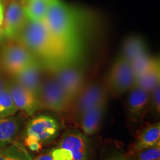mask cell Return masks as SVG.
I'll list each match as a JSON object with an SVG mask.
<instances>
[{"instance_id":"1","label":"cell","mask_w":160,"mask_h":160,"mask_svg":"<svg viewBox=\"0 0 160 160\" xmlns=\"http://www.w3.org/2000/svg\"><path fill=\"white\" fill-rule=\"evenodd\" d=\"M40 60L45 68L55 64L77 59L79 50L68 47L52 35L44 22L28 20L13 37Z\"/></svg>"},{"instance_id":"2","label":"cell","mask_w":160,"mask_h":160,"mask_svg":"<svg viewBox=\"0 0 160 160\" xmlns=\"http://www.w3.org/2000/svg\"><path fill=\"white\" fill-rule=\"evenodd\" d=\"M44 22L60 42L79 50L80 18L74 8L62 0L52 2Z\"/></svg>"},{"instance_id":"3","label":"cell","mask_w":160,"mask_h":160,"mask_svg":"<svg viewBox=\"0 0 160 160\" xmlns=\"http://www.w3.org/2000/svg\"><path fill=\"white\" fill-rule=\"evenodd\" d=\"M45 71L57 80L72 102L85 86V74L79 58L49 66Z\"/></svg>"},{"instance_id":"4","label":"cell","mask_w":160,"mask_h":160,"mask_svg":"<svg viewBox=\"0 0 160 160\" xmlns=\"http://www.w3.org/2000/svg\"><path fill=\"white\" fill-rule=\"evenodd\" d=\"M37 58L14 37L0 48V70L13 77Z\"/></svg>"},{"instance_id":"5","label":"cell","mask_w":160,"mask_h":160,"mask_svg":"<svg viewBox=\"0 0 160 160\" xmlns=\"http://www.w3.org/2000/svg\"><path fill=\"white\" fill-rule=\"evenodd\" d=\"M37 99L40 108L63 113L71 108L72 100L52 76L43 79Z\"/></svg>"},{"instance_id":"6","label":"cell","mask_w":160,"mask_h":160,"mask_svg":"<svg viewBox=\"0 0 160 160\" xmlns=\"http://www.w3.org/2000/svg\"><path fill=\"white\" fill-rule=\"evenodd\" d=\"M108 86L114 95H122L131 91L135 85V75L131 64L119 56L110 69Z\"/></svg>"},{"instance_id":"7","label":"cell","mask_w":160,"mask_h":160,"mask_svg":"<svg viewBox=\"0 0 160 160\" xmlns=\"http://www.w3.org/2000/svg\"><path fill=\"white\" fill-rule=\"evenodd\" d=\"M2 30L4 37H15L22 28L28 17L22 0H2Z\"/></svg>"},{"instance_id":"8","label":"cell","mask_w":160,"mask_h":160,"mask_svg":"<svg viewBox=\"0 0 160 160\" xmlns=\"http://www.w3.org/2000/svg\"><path fill=\"white\" fill-rule=\"evenodd\" d=\"M73 112L76 117L79 119L85 112L92 108L107 102V93L102 86L99 84H91L88 86H84L73 100Z\"/></svg>"},{"instance_id":"9","label":"cell","mask_w":160,"mask_h":160,"mask_svg":"<svg viewBox=\"0 0 160 160\" xmlns=\"http://www.w3.org/2000/svg\"><path fill=\"white\" fill-rule=\"evenodd\" d=\"M59 131V122L54 117L39 115L28 122L26 127V135L33 136L43 143L55 139Z\"/></svg>"},{"instance_id":"10","label":"cell","mask_w":160,"mask_h":160,"mask_svg":"<svg viewBox=\"0 0 160 160\" xmlns=\"http://www.w3.org/2000/svg\"><path fill=\"white\" fill-rule=\"evenodd\" d=\"M45 70L42 62L37 59L13 76V82L32 92L37 97L43 81L42 72Z\"/></svg>"},{"instance_id":"11","label":"cell","mask_w":160,"mask_h":160,"mask_svg":"<svg viewBox=\"0 0 160 160\" xmlns=\"http://www.w3.org/2000/svg\"><path fill=\"white\" fill-rule=\"evenodd\" d=\"M59 145L71 152L73 160H88V141L82 132L77 130L66 131L62 136Z\"/></svg>"},{"instance_id":"12","label":"cell","mask_w":160,"mask_h":160,"mask_svg":"<svg viewBox=\"0 0 160 160\" xmlns=\"http://www.w3.org/2000/svg\"><path fill=\"white\" fill-rule=\"evenodd\" d=\"M128 114L133 121L139 120L148 109L150 105V93L134 86L129 91L127 102Z\"/></svg>"},{"instance_id":"13","label":"cell","mask_w":160,"mask_h":160,"mask_svg":"<svg viewBox=\"0 0 160 160\" xmlns=\"http://www.w3.org/2000/svg\"><path fill=\"white\" fill-rule=\"evenodd\" d=\"M9 91L17 108L25 112L27 114L32 115L40 108L37 96L28 89L14 82L8 85Z\"/></svg>"},{"instance_id":"14","label":"cell","mask_w":160,"mask_h":160,"mask_svg":"<svg viewBox=\"0 0 160 160\" xmlns=\"http://www.w3.org/2000/svg\"><path fill=\"white\" fill-rule=\"evenodd\" d=\"M106 107L105 104L92 108L79 117L80 125L85 135L91 136L97 133L102 121Z\"/></svg>"},{"instance_id":"15","label":"cell","mask_w":160,"mask_h":160,"mask_svg":"<svg viewBox=\"0 0 160 160\" xmlns=\"http://www.w3.org/2000/svg\"><path fill=\"white\" fill-rule=\"evenodd\" d=\"M22 119L18 117H10L0 119V148L7 147L19 132Z\"/></svg>"},{"instance_id":"16","label":"cell","mask_w":160,"mask_h":160,"mask_svg":"<svg viewBox=\"0 0 160 160\" xmlns=\"http://www.w3.org/2000/svg\"><path fill=\"white\" fill-rule=\"evenodd\" d=\"M160 142V123L157 122L144 128L138 135L135 144L137 152L148 148Z\"/></svg>"},{"instance_id":"17","label":"cell","mask_w":160,"mask_h":160,"mask_svg":"<svg viewBox=\"0 0 160 160\" xmlns=\"http://www.w3.org/2000/svg\"><path fill=\"white\" fill-rule=\"evenodd\" d=\"M158 84H160V65L159 59L148 70L136 77L134 86L151 93Z\"/></svg>"},{"instance_id":"18","label":"cell","mask_w":160,"mask_h":160,"mask_svg":"<svg viewBox=\"0 0 160 160\" xmlns=\"http://www.w3.org/2000/svg\"><path fill=\"white\" fill-rule=\"evenodd\" d=\"M146 52L145 42L142 38L139 36H131L124 41L120 56L131 63L133 59Z\"/></svg>"},{"instance_id":"19","label":"cell","mask_w":160,"mask_h":160,"mask_svg":"<svg viewBox=\"0 0 160 160\" xmlns=\"http://www.w3.org/2000/svg\"><path fill=\"white\" fill-rule=\"evenodd\" d=\"M22 2L28 19L36 22L45 20L52 3L48 0H22Z\"/></svg>"},{"instance_id":"20","label":"cell","mask_w":160,"mask_h":160,"mask_svg":"<svg viewBox=\"0 0 160 160\" xmlns=\"http://www.w3.org/2000/svg\"><path fill=\"white\" fill-rule=\"evenodd\" d=\"M19 109L13 102L8 86L0 91V119L12 117Z\"/></svg>"},{"instance_id":"21","label":"cell","mask_w":160,"mask_h":160,"mask_svg":"<svg viewBox=\"0 0 160 160\" xmlns=\"http://www.w3.org/2000/svg\"><path fill=\"white\" fill-rule=\"evenodd\" d=\"M157 59V58L152 57L148 52L139 56L135 59H133L131 64L133 73L135 75V79L138 76L148 70Z\"/></svg>"},{"instance_id":"22","label":"cell","mask_w":160,"mask_h":160,"mask_svg":"<svg viewBox=\"0 0 160 160\" xmlns=\"http://www.w3.org/2000/svg\"><path fill=\"white\" fill-rule=\"evenodd\" d=\"M137 160H159L160 159V142L148 148L139 151Z\"/></svg>"},{"instance_id":"23","label":"cell","mask_w":160,"mask_h":160,"mask_svg":"<svg viewBox=\"0 0 160 160\" xmlns=\"http://www.w3.org/2000/svg\"><path fill=\"white\" fill-rule=\"evenodd\" d=\"M150 100H151V108L156 114L160 113V84L156 86L150 93Z\"/></svg>"},{"instance_id":"24","label":"cell","mask_w":160,"mask_h":160,"mask_svg":"<svg viewBox=\"0 0 160 160\" xmlns=\"http://www.w3.org/2000/svg\"><path fill=\"white\" fill-rule=\"evenodd\" d=\"M51 153L53 160H73L71 152L62 148L51 150Z\"/></svg>"},{"instance_id":"25","label":"cell","mask_w":160,"mask_h":160,"mask_svg":"<svg viewBox=\"0 0 160 160\" xmlns=\"http://www.w3.org/2000/svg\"><path fill=\"white\" fill-rule=\"evenodd\" d=\"M8 156L5 160H31V158L25 152L18 150H6Z\"/></svg>"},{"instance_id":"26","label":"cell","mask_w":160,"mask_h":160,"mask_svg":"<svg viewBox=\"0 0 160 160\" xmlns=\"http://www.w3.org/2000/svg\"><path fill=\"white\" fill-rule=\"evenodd\" d=\"M25 143L33 151H39L42 148V143L33 136L26 135Z\"/></svg>"},{"instance_id":"27","label":"cell","mask_w":160,"mask_h":160,"mask_svg":"<svg viewBox=\"0 0 160 160\" xmlns=\"http://www.w3.org/2000/svg\"><path fill=\"white\" fill-rule=\"evenodd\" d=\"M108 160H131V159L128 156L123 154V153H114V154L111 155Z\"/></svg>"},{"instance_id":"28","label":"cell","mask_w":160,"mask_h":160,"mask_svg":"<svg viewBox=\"0 0 160 160\" xmlns=\"http://www.w3.org/2000/svg\"><path fill=\"white\" fill-rule=\"evenodd\" d=\"M36 160H53V156H52L51 151L47 153H43V154L39 155L37 157Z\"/></svg>"},{"instance_id":"29","label":"cell","mask_w":160,"mask_h":160,"mask_svg":"<svg viewBox=\"0 0 160 160\" xmlns=\"http://www.w3.org/2000/svg\"><path fill=\"white\" fill-rule=\"evenodd\" d=\"M8 85L9 84L5 81L2 76L1 73H0V91L6 88L8 86Z\"/></svg>"},{"instance_id":"30","label":"cell","mask_w":160,"mask_h":160,"mask_svg":"<svg viewBox=\"0 0 160 160\" xmlns=\"http://www.w3.org/2000/svg\"><path fill=\"white\" fill-rule=\"evenodd\" d=\"M8 156L6 150H0V160H5Z\"/></svg>"},{"instance_id":"31","label":"cell","mask_w":160,"mask_h":160,"mask_svg":"<svg viewBox=\"0 0 160 160\" xmlns=\"http://www.w3.org/2000/svg\"><path fill=\"white\" fill-rule=\"evenodd\" d=\"M48 1H50V2H53V1H54V0H48Z\"/></svg>"},{"instance_id":"32","label":"cell","mask_w":160,"mask_h":160,"mask_svg":"<svg viewBox=\"0 0 160 160\" xmlns=\"http://www.w3.org/2000/svg\"><path fill=\"white\" fill-rule=\"evenodd\" d=\"M0 1H1V0H0Z\"/></svg>"}]
</instances>
